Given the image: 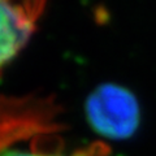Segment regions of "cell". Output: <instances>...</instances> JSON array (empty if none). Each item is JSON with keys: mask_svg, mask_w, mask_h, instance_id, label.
Returning <instances> with one entry per match:
<instances>
[{"mask_svg": "<svg viewBox=\"0 0 156 156\" xmlns=\"http://www.w3.org/2000/svg\"><path fill=\"white\" fill-rule=\"evenodd\" d=\"M62 107L53 95L0 94V151L64 130Z\"/></svg>", "mask_w": 156, "mask_h": 156, "instance_id": "1", "label": "cell"}, {"mask_svg": "<svg viewBox=\"0 0 156 156\" xmlns=\"http://www.w3.org/2000/svg\"><path fill=\"white\" fill-rule=\"evenodd\" d=\"M85 116L94 133L107 140L130 138L139 128L136 96L119 83L98 85L85 100Z\"/></svg>", "mask_w": 156, "mask_h": 156, "instance_id": "2", "label": "cell"}, {"mask_svg": "<svg viewBox=\"0 0 156 156\" xmlns=\"http://www.w3.org/2000/svg\"><path fill=\"white\" fill-rule=\"evenodd\" d=\"M48 0H0V77L39 29Z\"/></svg>", "mask_w": 156, "mask_h": 156, "instance_id": "3", "label": "cell"}, {"mask_svg": "<svg viewBox=\"0 0 156 156\" xmlns=\"http://www.w3.org/2000/svg\"><path fill=\"white\" fill-rule=\"evenodd\" d=\"M57 136H42L29 140L27 147L20 144L11 146L0 151V156H112V148L108 142L96 139L94 142L83 144L81 147L66 150L64 146H58L55 142Z\"/></svg>", "mask_w": 156, "mask_h": 156, "instance_id": "4", "label": "cell"}]
</instances>
